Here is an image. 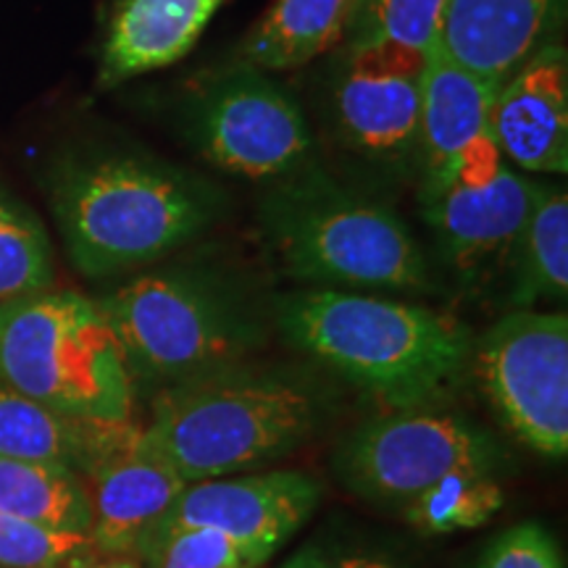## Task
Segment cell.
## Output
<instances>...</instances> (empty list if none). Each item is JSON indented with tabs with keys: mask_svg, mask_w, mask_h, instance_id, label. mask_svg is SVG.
<instances>
[{
	"mask_svg": "<svg viewBox=\"0 0 568 568\" xmlns=\"http://www.w3.org/2000/svg\"><path fill=\"white\" fill-rule=\"evenodd\" d=\"M503 506L506 489L493 468H460L408 500L403 518L416 535L447 537L485 527Z\"/></svg>",
	"mask_w": 568,
	"mask_h": 568,
	"instance_id": "7402d4cb",
	"label": "cell"
},
{
	"mask_svg": "<svg viewBox=\"0 0 568 568\" xmlns=\"http://www.w3.org/2000/svg\"><path fill=\"white\" fill-rule=\"evenodd\" d=\"M318 503L322 485L301 471L203 479L182 489L153 535L172 529H216L251 552L258 564H266L305 527Z\"/></svg>",
	"mask_w": 568,
	"mask_h": 568,
	"instance_id": "7c38bea8",
	"label": "cell"
},
{
	"mask_svg": "<svg viewBox=\"0 0 568 568\" xmlns=\"http://www.w3.org/2000/svg\"><path fill=\"white\" fill-rule=\"evenodd\" d=\"M564 0H447L439 48L500 88L556 30Z\"/></svg>",
	"mask_w": 568,
	"mask_h": 568,
	"instance_id": "2e32d148",
	"label": "cell"
},
{
	"mask_svg": "<svg viewBox=\"0 0 568 568\" xmlns=\"http://www.w3.org/2000/svg\"><path fill=\"white\" fill-rule=\"evenodd\" d=\"M447 0H355L343 32V48L382 42L429 55L439 45Z\"/></svg>",
	"mask_w": 568,
	"mask_h": 568,
	"instance_id": "603a6c76",
	"label": "cell"
},
{
	"mask_svg": "<svg viewBox=\"0 0 568 568\" xmlns=\"http://www.w3.org/2000/svg\"><path fill=\"white\" fill-rule=\"evenodd\" d=\"M500 460V445L487 429L422 406L374 418L345 437L337 474L351 493L403 508L447 474L460 468L495 471Z\"/></svg>",
	"mask_w": 568,
	"mask_h": 568,
	"instance_id": "9c48e42d",
	"label": "cell"
},
{
	"mask_svg": "<svg viewBox=\"0 0 568 568\" xmlns=\"http://www.w3.org/2000/svg\"><path fill=\"white\" fill-rule=\"evenodd\" d=\"M0 514L48 529L88 531L90 495L63 466L0 458Z\"/></svg>",
	"mask_w": 568,
	"mask_h": 568,
	"instance_id": "44dd1931",
	"label": "cell"
},
{
	"mask_svg": "<svg viewBox=\"0 0 568 568\" xmlns=\"http://www.w3.org/2000/svg\"><path fill=\"white\" fill-rule=\"evenodd\" d=\"M213 11V0H122L105 34L101 82L172 67L201 40Z\"/></svg>",
	"mask_w": 568,
	"mask_h": 568,
	"instance_id": "e0dca14e",
	"label": "cell"
},
{
	"mask_svg": "<svg viewBox=\"0 0 568 568\" xmlns=\"http://www.w3.org/2000/svg\"><path fill=\"white\" fill-rule=\"evenodd\" d=\"M282 568H397L389 560L374 556H332L318 548H305L295 552Z\"/></svg>",
	"mask_w": 568,
	"mask_h": 568,
	"instance_id": "83f0119b",
	"label": "cell"
},
{
	"mask_svg": "<svg viewBox=\"0 0 568 568\" xmlns=\"http://www.w3.org/2000/svg\"><path fill=\"white\" fill-rule=\"evenodd\" d=\"M542 184L506 163L418 197L437 255L464 290L479 293L508 272L516 240Z\"/></svg>",
	"mask_w": 568,
	"mask_h": 568,
	"instance_id": "30bf717a",
	"label": "cell"
},
{
	"mask_svg": "<svg viewBox=\"0 0 568 568\" xmlns=\"http://www.w3.org/2000/svg\"><path fill=\"white\" fill-rule=\"evenodd\" d=\"M51 203L71 261L88 276L153 264L209 230L222 209L195 174L124 151L61 161Z\"/></svg>",
	"mask_w": 568,
	"mask_h": 568,
	"instance_id": "7a4b0ae2",
	"label": "cell"
},
{
	"mask_svg": "<svg viewBox=\"0 0 568 568\" xmlns=\"http://www.w3.org/2000/svg\"><path fill=\"white\" fill-rule=\"evenodd\" d=\"M142 568H258L251 552L216 529H172L140 548Z\"/></svg>",
	"mask_w": 568,
	"mask_h": 568,
	"instance_id": "d4e9b609",
	"label": "cell"
},
{
	"mask_svg": "<svg viewBox=\"0 0 568 568\" xmlns=\"http://www.w3.org/2000/svg\"><path fill=\"white\" fill-rule=\"evenodd\" d=\"M90 537L109 556H134L187 487L180 474L142 443L132 426L119 445L92 466Z\"/></svg>",
	"mask_w": 568,
	"mask_h": 568,
	"instance_id": "9a60e30c",
	"label": "cell"
},
{
	"mask_svg": "<svg viewBox=\"0 0 568 568\" xmlns=\"http://www.w3.org/2000/svg\"><path fill=\"white\" fill-rule=\"evenodd\" d=\"M69 568H142L140 560H134L132 556H109V552H103L101 558L90 556L88 552H82V556L71 558L69 560Z\"/></svg>",
	"mask_w": 568,
	"mask_h": 568,
	"instance_id": "f1b7e54d",
	"label": "cell"
},
{
	"mask_svg": "<svg viewBox=\"0 0 568 568\" xmlns=\"http://www.w3.org/2000/svg\"><path fill=\"white\" fill-rule=\"evenodd\" d=\"M130 429V422L63 416L0 382V458L90 474L92 466L113 445L122 443Z\"/></svg>",
	"mask_w": 568,
	"mask_h": 568,
	"instance_id": "ac0fdd59",
	"label": "cell"
},
{
	"mask_svg": "<svg viewBox=\"0 0 568 568\" xmlns=\"http://www.w3.org/2000/svg\"><path fill=\"white\" fill-rule=\"evenodd\" d=\"M495 92L439 45L429 53L422 74V116L414 161L418 197H429L456 180L489 174L500 166L503 159L489 130Z\"/></svg>",
	"mask_w": 568,
	"mask_h": 568,
	"instance_id": "4fadbf2b",
	"label": "cell"
},
{
	"mask_svg": "<svg viewBox=\"0 0 568 568\" xmlns=\"http://www.w3.org/2000/svg\"><path fill=\"white\" fill-rule=\"evenodd\" d=\"M479 568H566V564L545 524L521 521L489 542Z\"/></svg>",
	"mask_w": 568,
	"mask_h": 568,
	"instance_id": "4316f807",
	"label": "cell"
},
{
	"mask_svg": "<svg viewBox=\"0 0 568 568\" xmlns=\"http://www.w3.org/2000/svg\"><path fill=\"white\" fill-rule=\"evenodd\" d=\"M489 130L500 159L527 174L568 172V55L545 42L495 92Z\"/></svg>",
	"mask_w": 568,
	"mask_h": 568,
	"instance_id": "5bb4252c",
	"label": "cell"
},
{
	"mask_svg": "<svg viewBox=\"0 0 568 568\" xmlns=\"http://www.w3.org/2000/svg\"><path fill=\"white\" fill-rule=\"evenodd\" d=\"M213 3H216V6H219V3H222V0H213Z\"/></svg>",
	"mask_w": 568,
	"mask_h": 568,
	"instance_id": "f546056e",
	"label": "cell"
},
{
	"mask_svg": "<svg viewBox=\"0 0 568 568\" xmlns=\"http://www.w3.org/2000/svg\"><path fill=\"white\" fill-rule=\"evenodd\" d=\"M322 422L324 397L301 376L232 366L169 385L140 437L193 485L290 456Z\"/></svg>",
	"mask_w": 568,
	"mask_h": 568,
	"instance_id": "3957f363",
	"label": "cell"
},
{
	"mask_svg": "<svg viewBox=\"0 0 568 568\" xmlns=\"http://www.w3.org/2000/svg\"><path fill=\"white\" fill-rule=\"evenodd\" d=\"M355 0H276L240 48V63L261 71L303 67L343 40Z\"/></svg>",
	"mask_w": 568,
	"mask_h": 568,
	"instance_id": "d6986e66",
	"label": "cell"
},
{
	"mask_svg": "<svg viewBox=\"0 0 568 568\" xmlns=\"http://www.w3.org/2000/svg\"><path fill=\"white\" fill-rule=\"evenodd\" d=\"M276 324L290 345L395 410L453 393L471 364L474 337L460 318L395 297L301 290L276 301Z\"/></svg>",
	"mask_w": 568,
	"mask_h": 568,
	"instance_id": "6da1fadb",
	"label": "cell"
},
{
	"mask_svg": "<svg viewBox=\"0 0 568 568\" xmlns=\"http://www.w3.org/2000/svg\"><path fill=\"white\" fill-rule=\"evenodd\" d=\"M190 138L211 166L245 180L276 182L311 166L308 119L293 95L261 69L240 63L190 103Z\"/></svg>",
	"mask_w": 568,
	"mask_h": 568,
	"instance_id": "ba28073f",
	"label": "cell"
},
{
	"mask_svg": "<svg viewBox=\"0 0 568 568\" xmlns=\"http://www.w3.org/2000/svg\"><path fill=\"white\" fill-rule=\"evenodd\" d=\"M510 305L516 311L568 295V195L558 184H542L535 209L510 255Z\"/></svg>",
	"mask_w": 568,
	"mask_h": 568,
	"instance_id": "ffe728a7",
	"label": "cell"
},
{
	"mask_svg": "<svg viewBox=\"0 0 568 568\" xmlns=\"http://www.w3.org/2000/svg\"><path fill=\"white\" fill-rule=\"evenodd\" d=\"M0 382L92 422H130L132 374L101 305L71 290L0 303Z\"/></svg>",
	"mask_w": 568,
	"mask_h": 568,
	"instance_id": "5b68a950",
	"label": "cell"
},
{
	"mask_svg": "<svg viewBox=\"0 0 568 568\" xmlns=\"http://www.w3.org/2000/svg\"><path fill=\"white\" fill-rule=\"evenodd\" d=\"M426 59L395 42L343 48L332 84V119L345 148L389 169L416 161Z\"/></svg>",
	"mask_w": 568,
	"mask_h": 568,
	"instance_id": "8fae6325",
	"label": "cell"
},
{
	"mask_svg": "<svg viewBox=\"0 0 568 568\" xmlns=\"http://www.w3.org/2000/svg\"><path fill=\"white\" fill-rule=\"evenodd\" d=\"M88 550H92L88 531L48 529L0 514V566L3 568H55Z\"/></svg>",
	"mask_w": 568,
	"mask_h": 568,
	"instance_id": "484cf974",
	"label": "cell"
},
{
	"mask_svg": "<svg viewBox=\"0 0 568 568\" xmlns=\"http://www.w3.org/2000/svg\"><path fill=\"white\" fill-rule=\"evenodd\" d=\"M98 305L130 374L169 385L237 366L264 339L243 290L205 268L138 276Z\"/></svg>",
	"mask_w": 568,
	"mask_h": 568,
	"instance_id": "8992f818",
	"label": "cell"
},
{
	"mask_svg": "<svg viewBox=\"0 0 568 568\" xmlns=\"http://www.w3.org/2000/svg\"><path fill=\"white\" fill-rule=\"evenodd\" d=\"M53 282V253L40 219L0 193V303L40 293Z\"/></svg>",
	"mask_w": 568,
	"mask_h": 568,
	"instance_id": "cb8c5ba5",
	"label": "cell"
},
{
	"mask_svg": "<svg viewBox=\"0 0 568 568\" xmlns=\"http://www.w3.org/2000/svg\"><path fill=\"white\" fill-rule=\"evenodd\" d=\"M471 368L500 424L529 450L568 453V318L510 311L471 351Z\"/></svg>",
	"mask_w": 568,
	"mask_h": 568,
	"instance_id": "52a82bcc",
	"label": "cell"
},
{
	"mask_svg": "<svg viewBox=\"0 0 568 568\" xmlns=\"http://www.w3.org/2000/svg\"><path fill=\"white\" fill-rule=\"evenodd\" d=\"M258 224L282 272L318 287L429 293L424 247L397 211L353 193L316 166L272 182Z\"/></svg>",
	"mask_w": 568,
	"mask_h": 568,
	"instance_id": "277c9868",
	"label": "cell"
}]
</instances>
